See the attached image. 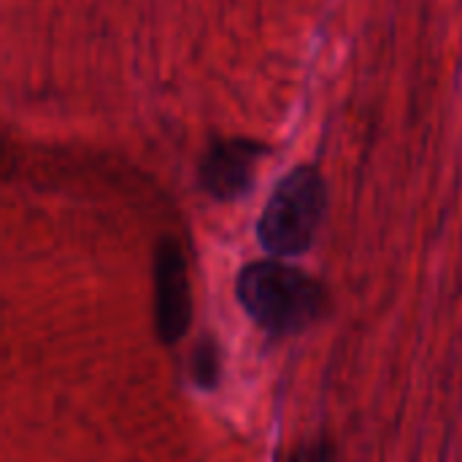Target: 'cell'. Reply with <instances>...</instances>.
Listing matches in <instances>:
<instances>
[{
  "label": "cell",
  "instance_id": "1",
  "mask_svg": "<svg viewBox=\"0 0 462 462\" xmlns=\"http://www.w3.org/2000/svg\"><path fill=\"white\" fill-rule=\"evenodd\" d=\"M236 295L252 322L271 336L303 333L325 311L322 284L279 260L249 263L238 273Z\"/></svg>",
  "mask_w": 462,
  "mask_h": 462
},
{
  "label": "cell",
  "instance_id": "2",
  "mask_svg": "<svg viewBox=\"0 0 462 462\" xmlns=\"http://www.w3.org/2000/svg\"><path fill=\"white\" fill-rule=\"evenodd\" d=\"M328 211V187L317 168H292L271 192L257 222V238L273 257H298L311 249Z\"/></svg>",
  "mask_w": 462,
  "mask_h": 462
},
{
  "label": "cell",
  "instance_id": "3",
  "mask_svg": "<svg viewBox=\"0 0 462 462\" xmlns=\"http://www.w3.org/2000/svg\"><path fill=\"white\" fill-rule=\"evenodd\" d=\"M268 154L271 149L260 141L219 138L206 149L198 165V184L219 203L246 198L257 181V168Z\"/></svg>",
  "mask_w": 462,
  "mask_h": 462
},
{
  "label": "cell",
  "instance_id": "4",
  "mask_svg": "<svg viewBox=\"0 0 462 462\" xmlns=\"http://www.w3.org/2000/svg\"><path fill=\"white\" fill-rule=\"evenodd\" d=\"M189 276L181 246L162 238L154 249V325L165 344H176L189 328Z\"/></svg>",
  "mask_w": 462,
  "mask_h": 462
},
{
  "label": "cell",
  "instance_id": "5",
  "mask_svg": "<svg viewBox=\"0 0 462 462\" xmlns=\"http://www.w3.org/2000/svg\"><path fill=\"white\" fill-rule=\"evenodd\" d=\"M192 357H195V360H192V379H195L200 387H214V382H217V376H219V355H217L214 344L203 341Z\"/></svg>",
  "mask_w": 462,
  "mask_h": 462
},
{
  "label": "cell",
  "instance_id": "6",
  "mask_svg": "<svg viewBox=\"0 0 462 462\" xmlns=\"http://www.w3.org/2000/svg\"><path fill=\"white\" fill-rule=\"evenodd\" d=\"M292 462H325V452L322 449H306V452H300Z\"/></svg>",
  "mask_w": 462,
  "mask_h": 462
}]
</instances>
